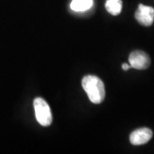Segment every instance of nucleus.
Instances as JSON below:
<instances>
[{
  "label": "nucleus",
  "instance_id": "obj_7",
  "mask_svg": "<svg viewBox=\"0 0 154 154\" xmlns=\"http://www.w3.org/2000/svg\"><path fill=\"white\" fill-rule=\"evenodd\" d=\"M106 11L113 16H117L122 12V0H107L105 3Z\"/></svg>",
  "mask_w": 154,
  "mask_h": 154
},
{
  "label": "nucleus",
  "instance_id": "obj_8",
  "mask_svg": "<svg viewBox=\"0 0 154 154\" xmlns=\"http://www.w3.org/2000/svg\"><path fill=\"white\" fill-rule=\"evenodd\" d=\"M131 68L130 66V64H128V63H122V69L124 70V71H127V70H128L129 69Z\"/></svg>",
  "mask_w": 154,
  "mask_h": 154
},
{
  "label": "nucleus",
  "instance_id": "obj_3",
  "mask_svg": "<svg viewBox=\"0 0 154 154\" xmlns=\"http://www.w3.org/2000/svg\"><path fill=\"white\" fill-rule=\"evenodd\" d=\"M134 17L140 24L145 27H149L154 22V9L151 6L144 5L140 4L138 6Z\"/></svg>",
  "mask_w": 154,
  "mask_h": 154
},
{
  "label": "nucleus",
  "instance_id": "obj_2",
  "mask_svg": "<svg viewBox=\"0 0 154 154\" xmlns=\"http://www.w3.org/2000/svg\"><path fill=\"white\" fill-rule=\"evenodd\" d=\"M33 107L38 123L44 127L50 126L52 122V115L46 101L42 98H36L33 100Z\"/></svg>",
  "mask_w": 154,
  "mask_h": 154
},
{
  "label": "nucleus",
  "instance_id": "obj_6",
  "mask_svg": "<svg viewBox=\"0 0 154 154\" xmlns=\"http://www.w3.org/2000/svg\"><path fill=\"white\" fill-rule=\"evenodd\" d=\"M94 5V0H72L70 9L75 12H83L89 10Z\"/></svg>",
  "mask_w": 154,
  "mask_h": 154
},
{
  "label": "nucleus",
  "instance_id": "obj_4",
  "mask_svg": "<svg viewBox=\"0 0 154 154\" xmlns=\"http://www.w3.org/2000/svg\"><path fill=\"white\" fill-rule=\"evenodd\" d=\"M128 62L131 68L136 69H146L151 63L149 56L142 51H134L131 52L128 57Z\"/></svg>",
  "mask_w": 154,
  "mask_h": 154
},
{
  "label": "nucleus",
  "instance_id": "obj_1",
  "mask_svg": "<svg viewBox=\"0 0 154 154\" xmlns=\"http://www.w3.org/2000/svg\"><path fill=\"white\" fill-rule=\"evenodd\" d=\"M82 85L92 103L100 104L103 102L105 97V88L101 79L95 75H86L82 79Z\"/></svg>",
  "mask_w": 154,
  "mask_h": 154
},
{
  "label": "nucleus",
  "instance_id": "obj_5",
  "mask_svg": "<svg viewBox=\"0 0 154 154\" xmlns=\"http://www.w3.org/2000/svg\"><path fill=\"white\" fill-rule=\"evenodd\" d=\"M152 137V131L147 128H140L133 131L129 136V140L134 146H140L147 143Z\"/></svg>",
  "mask_w": 154,
  "mask_h": 154
}]
</instances>
